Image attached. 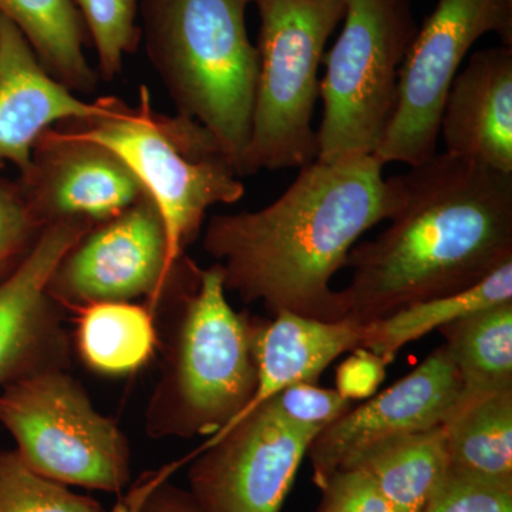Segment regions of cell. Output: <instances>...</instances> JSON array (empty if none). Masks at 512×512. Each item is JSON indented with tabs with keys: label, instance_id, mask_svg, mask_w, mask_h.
<instances>
[{
	"label": "cell",
	"instance_id": "obj_26",
	"mask_svg": "<svg viewBox=\"0 0 512 512\" xmlns=\"http://www.w3.org/2000/svg\"><path fill=\"white\" fill-rule=\"evenodd\" d=\"M264 404L285 423L318 434L352 407V402L340 396L338 390L322 389L309 382L291 384Z\"/></svg>",
	"mask_w": 512,
	"mask_h": 512
},
{
	"label": "cell",
	"instance_id": "obj_12",
	"mask_svg": "<svg viewBox=\"0 0 512 512\" xmlns=\"http://www.w3.org/2000/svg\"><path fill=\"white\" fill-rule=\"evenodd\" d=\"M93 225L86 218L50 222L25 259L0 281L2 389L37 373L69 370L72 340L47 284L60 259Z\"/></svg>",
	"mask_w": 512,
	"mask_h": 512
},
{
	"label": "cell",
	"instance_id": "obj_14",
	"mask_svg": "<svg viewBox=\"0 0 512 512\" xmlns=\"http://www.w3.org/2000/svg\"><path fill=\"white\" fill-rule=\"evenodd\" d=\"M18 181L45 225L64 218H86L99 224L146 194L110 148L63 124L50 127L37 138L29 167L19 174Z\"/></svg>",
	"mask_w": 512,
	"mask_h": 512
},
{
	"label": "cell",
	"instance_id": "obj_1",
	"mask_svg": "<svg viewBox=\"0 0 512 512\" xmlns=\"http://www.w3.org/2000/svg\"><path fill=\"white\" fill-rule=\"evenodd\" d=\"M375 156L313 163L268 207L215 215L204 232L205 252L220 265L225 291L261 302L274 318L349 316L342 292L330 286L369 229L389 221L402 204L399 175L383 177Z\"/></svg>",
	"mask_w": 512,
	"mask_h": 512
},
{
	"label": "cell",
	"instance_id": "obj_8",
	"mask_svg": "<svg viewBox=\"0 0 512 512\" xmlns=\"http://www.w3.org/2000/svg\"><path fill=\"white\" fill-rule=\"evenodd\" d=\"M0 424L40 476L117 497L130 485L126 434L97 412L69 370L37 373L3 387Z\"/></svg>",
	"mask_w": 512,
	"mask_h": 512
},
{
	"label": "cell",
	"instance_id": "obj_4",
	"mask_svg": "<svg viewBox=\"0 0 512 512\" xmlns=\"http://www.w3.org/2000/svg\"><path fill=\"white\" fill-rule=\"evenodd\" d=\"M252 0H141L148 59L180 116L217 140L242 177L251 134L258 49L247 29Z\"/></svg>",
	"mask_w": 512,
	"mask_h": 512
},
{
	"label": "cell",
	"instance_id": "obj_30",
	"mask_svg": "<svg viewBox=\"0 0 512 512\" xmlns=\"http://www.w3.org/2000/svg\"><path fill=\"white\" fill-rule=\"evenodd\" d=\"M160 471L144 474L117 497L111 512H202L190 491L170 483Z\"/></svg>",
	"mask_w": 512,
	"mask_h": 512
},
{
	"label": "cell",
	"instance_id": "obj_7",
	"mask_svg": "<svg viewBox=\"0 0 512 512\" xmlns=\"http://www.w3.org/2000/svg\"><path fill=\"white\" fill-rule=\"evenodd\" d=\"M342 32L323 56L320 163L375 156L396 109L400 69L417 33L410 0H345Z\"/></svg>",
	"mask_w": 512,
	"mask_h": 512
},
{
	"label": "cell",
	"instance_id": "obj_28",
	"mask_svg": "<svg viewBox=\"0 0 512 512\" xmlns=\"http://www.w3.org/2000/svg\"><path fill=\"white\" fill-rule=\"evenodd\" d=\"M421 512H512V484L448 473Z\"/></svg>",
	"mask_w": 512,
	"mask_h": 512
},
{
	"label": "cell",
	"instance_id": "obj_3",
	"mask_svg": "<svg viewBox=\"0 0 512 512\" xmlns=\"http://www.w3.org/2000/svg\"><path fill=\"white\" fill-rule=\"evenodd\" d=\"M164 305L163 360L147 404V436H214L254 396V318L229 305L220 265L200 268L188 256Z\"/></svg>",
	"mask_w": 512,
	"mask_h": 512
},
{
	"label": "cell",
	"instance_id": "obj_19",
	"mask_svg": "<svg viewBox=\"0 0 512 512\" xmlns=\"http://www.w3.org/2000/svg\"><path fill=\"white\" fill-rule=\"evenodd\" d=\"M362 468L396 512H421L448 476L443 424L382 441L346 468Z\"/></svg>",
	"mask_w": 512,
	"mask_h": 512
},
{
	"label": "cell",
	"instance_id": "obj_27",
	"mask_svg": "<svg viewBox=\"0 0 512 512\" xmlns=\"http://www.w3.org/2000/svg\"><path fill=\"white\" fill-rule=\"evenodd\" d=\"M45 227L19 181L0 177V281L25 259Z\"/></svg>",
	"mask_w": 512,
	"mask_h": 512
},
{
	"label": "cell",
	"instance_id": "obj_21",
	"mask_svg": "<svg viewBox=\"0 0 512 512\" xmlns=\"http://www.w3.org/2000/svg\"><path fill=\"white\" fill-rule=\"evenodd\" d=\"M76 348L101 375L136 372L156 353V315L134 302H99L77 311Z\"/></svg>",
	"mask_w": 512,
	"mask_h": 512
},
{
	"label": "cell",
	"instance_id": "obj_20",
	"mask_svg": "<svg viewBox=\"0 0 512 512\" xmlns=\"http://www.w3.org/2000/svg\"><path fill=\"white\" fill-rule=\"evenodd\" d=\"M50 76L73 93L96 90L99 74L84 55L86 28L74 0H0Z\"/></svg>",
	"mask_w": 512,
	"mask_h": 512
},
{
	"label": "cell",
	"instance_id": "obj_16",
	"mask_svg": "<svg viewBox=\"0 0 512 512\" xmlns=\"http://www.w3.org/2000/svg\"><path fill=\"white\" fill-rule=\"evenodd\" d=\"M446 153L512 173V45L471 55L444 100Z\"/></svg>",
	"mask_w": 512,
	"mask_h": 512
},
{
	"label": "cell",
	"instance_id": "obj_18",
	"mask_svg": "<svg viewBox=\"0 0 512 512\" xmlns=\"http://www.w3.org/2000/svg\"><path fill=\"white\" fill-rule=\"evenodd\" d=\"M443 427L448 473L512 484V389L460 393Z\"/></svg>",
	"mask_w": 512,
	"mask_h": 512
},
{
	"label": "cell",
	"instance_id": "obj_5",
	"mask_svg": "<svg viewBox=\"0 0 512 512\" xmlns=\"http://www.w3.org/2000/svg\"><path fill=\"white\" fill-rule=\"evenodd\" d=\"M60 124L127 165L163 218L173 265L198 238L211 207L244 197V184L210 131L180 114L158 113L146 86L137 106L103 97L97 116Z\"/></svg>",
	"mask_w": 512,
	"mask_h": 512
},
{
	"label": "cell",
	"instance_id": "obj_10",
	"mask_svg": "<svg viewBox=\"0 0 512 512\" xmlns=\"http://www.w3.org/2000/svg\"><path fill=\"white\" fill-rule=\"evenodd\" d=\"M180 261L171 264L163 218L144 194L116 217L94 224L66 252L50 276L47 293L63 311L144 298L156 315Z\"/></svg>",
	"mask_w": 512,
	"mask_h": 512
},
{
	"label": "cell",
	"instance_id": "obj_24",
	"mask_svg": "<svg viewBox=\"0 0 512 512\" xmlns=\"http://www.w3.org/2000/svg\"><path fill=\"white\" fill-rule=\"evenodd\" d=\"M0 512H106L89 495L37 474L16 450H0Z\"/></svg>",
	"mask_w": 512,
	"mask_h": 512
},
{
	"label": "cell",
	"instance_id": "obj_22",
	"mask_svg": "<svg viewBox=\"0 0 512 512\" xmlns=\"http://www.w3.org/2000/svg\"><path fill=\"white\" fill-rule=\"evenodd\" d=\"M512 301V261L488 275L477 285L454 295L413 303L387 318L366 323L362 348L382 357L387 365L414 340L439 330L448 323Z\"/></svg>",
	"mask_w": 512,
	"mask_h": 512
},
{
	"label": "cell",
	"instance_id": "obj_11",
	"mask_svg": "<svg viewBox=\"0 0 512 512\" xmlns=\"http://www.w3.org/2000/svg\"><path fill=\"white\" fill-rule=\"evenodd\" d=\"M318 436L261 404L187 458L188 491L202 512H281Z\"/></svg>",
	"mask_w": 512,
	"mask_h": 512
},
{
	"label": "cell",
	"instance_id": "obj_6",
	"mask_svg": "<svg viewBox=\"0 0 512 512\" xmlns=\"http://www.w3.org/2000/svg\"><path fill=\"white\" fill-rule=\"evenodd\" d=\"M261 19L251 134L242 175L302 168L318 158L312 119L319 66L345 0H252Z\"/></svg>",
	"mask_w": 512,
	"mask_h": 512
},
{
	"label": "cell",
	"instance_id": "obj_9",
	"mask_svg": "<svg viewBox=\"0 0 512 512\" xmlns=\"http://www.w3.org/2000/svg\"><path fill=\"white\" fill-rule=\"evenodd\" d=\"M488 33L512 45V0H437L400 69L396 109L375 153L380 163L416 167L436 156L448 90Z\"/></svg>",
	"mask_w": 512,
	"mask_h": 512
},
{
	"label": "cell",
	"instance_id": "obj_31",
	"mask_svg": "<svg viewBox=\"0 0 512 512\" xmlns=\"http://www.w3.org/2000/svg\"><path fill=\"white\" fill-rule=\"evenodd\" d=\"M386 362L365 348L352 350L336 370V390L345 399H369L386 376Z\"/></svg>",
	"mask_w": 512,
	"mask_h": 512
},
{
	"label": "cell",
	"instance_id": "obj_29",
	"mask_svg": "<svg viewBox=\"0 0 512 512\" xmlns=\"http://www.w3.org/2000/svg\"><path fill=\"white\" fill-rule=\"evenodd\" d=\"M318 512H396L362 468H342L320 488Z\"/></svg>",
	"mask_w": 512,
	"mask_h": 512
},
{
	"label": "cell",
	"instance_id": "obj_13",
	"mask_svg": "<svg viewBox=\"0 0 512 512\" xmlns=\"http://www.w3.org/2000/svg\"><path fill=\"white\" fill-rule=\"evenodd\" d=\"M461 380L446 346L434 350L409 375L326 427L309 446L313 483L322 488L382 441L434 429L456 406Z\"/></svg>",
	"mask_w": 512,
	"mask_h": 512
},
{
	"label": "cell",
	"instance_id": "obj_15",
	"mask_svg": "<svg viewBox=\"0 0 512 512\" xmlns=\"http://www.w3.org/2000/svg\"><path fill=\"white\" fill-rule=\"evenodd\" d=\"M103 110V97L87 103L47 73L15 23L0 15V168L29 167L37 138L69 120Z\"/></svg>",
	"mask_w": 512,
	"mask_h": 512
},
{
	"label": "cell",
	"instance_id": "obj_25",
	"mask_svg": "<svg viewBox=\"0 0 512 512\" xmlns=\"http://www.w3.org/2000/svg\"><path fill=\"white\" fill-rule=\"evenodd\" d=\"M84 28L96 47L101 77L113 80L124 57L136 52L141 39L137 25L141 0H74Z\"/></svg>",
	"mask_w": 512,
	"mask_h": 512
},
{
	"label": "cell",
	"instance_id": "obj_2",
	"mask_svg": "<svg viewBox=\"0 0 512 512\" xmlns=\"http://www.w3.org/2000/svg\"><path fill=\"white\" fill-rule=\"evenodd\" d=\"M390 225L353 247L342 295L360 323L454 295L512 261V173L436 154L399 175Z\"/></svg>",
	"mask_w": 512,
	"mask_h": 512
},
{
	"label": "cell",
	"instance_id": "obj_23",
	"mask_svg": "<svg viewBox=\"0 0 512 512\" xmlns=\"http://www.w3.org/2000/svg\"><path fill=\"white\" fill-rule=\"evenodd\" d=\"M461 380V394L512 389V301L439 329Z\"/></svg>",
	"mask_w": 512,
	"mask_h": 512
},
{
	"label": "cell",
	"instance_id": "obj_17",
	"mask_svg": "<svg viewBox=\"0 0 512 512\" xmlns=\"http://www.w3.org/2000/svg\"><path fill=\"white\" fill-rule=\"evenodd\" d=\"M363 336L365 323L352 316L332 322L291 312L279 313L271 320L254 318L256 389L248 406L227 427L291 384L318 382L333 360L362 348Z\"/></svg>",
	"mask_w": 512,
	"mask_h": 512
}]
</instances>
